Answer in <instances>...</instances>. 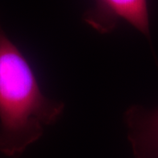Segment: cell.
I'll return each instance as SVG.
<instances>
[{
  "label": "cell",
  "mask_w": 158,
  "mask_h": 158,
  "mask_svg": "<svg viewBox=\"0 0 158 158\" xmlns=\"http://www.w3.org/2000/svg\"><path fill=\"white\" fill-rule=\"evenodd\" d=\"M64 108L63 102L43 93L29 62L0 22V153L21 156Z\"/></svg>",
  "instance_id": "6da1fadb"
},
{
  "label": "cell",
  "mask_w": 158,
  "mask_h": 158,
  "mask_svg": "<svg viewBox=\"0 0 158 158\" xmlns=\"http://www.w3.org/2000/svg\"><path fill=\"white\" fill-rule=\"evenodd\" d=\"M83 20L102 34H110L123 20L150 37L147 0H94L93 6L84 12Z\"/></svg>",
  "instance_id": "7a4b0ae2"
},
{
  "label": "cell",
  "mask_w": 158,
  "mask_h": 158,
  "mask_svg": "<svg viewBox=\"0 0 158 158\" xmlns=\"http://www.w3.org/2000/svg\"><path fill=\"white\" fill-rule=\"evenodd\" d=\"M127 139L135 158H158V108L133 105L124 114Z\"/></svg>",
  "instance_id": "3957f363"
}]
</instances>
